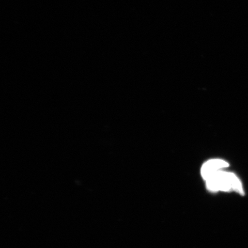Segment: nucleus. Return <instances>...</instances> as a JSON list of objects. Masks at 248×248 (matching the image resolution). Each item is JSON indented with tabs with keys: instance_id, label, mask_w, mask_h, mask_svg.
I'll use <instances>...</instances> for the list:
<instances>
[{
	"instance_id": "obj_2",
	"label": "nucleus",
	"mask_w": 248,
	"mask_h": 248,
	"mask_svg": "<svg viewBox=\"0 0 248 248\" xmlns=\"http://www.w3.org/2000/svg\"><path fill=\"white\" fill-rule=\"evenodd\" d=\"M229 166V164L221 159H213L203 164L201 169V175L204 180L209 179L221 169Z\"/></svg>"
},
{
	"instance_id": "obj_1",
	"label": "nucleus",
	"mask_w": 248,
	"mask_h": 248,
	"mask_svg": "<svg viewBox=\"0 0 248 248\" xmlns=\"http://www.w3.org/2000/svg\"><path fill=\"white\" fill-rule=\"evenodd\" d=\"M207 188L212 191H229L232 190L244 194L239 179L233 173L219 170L206 180Z\"/></svg>"
}]
</instances>
